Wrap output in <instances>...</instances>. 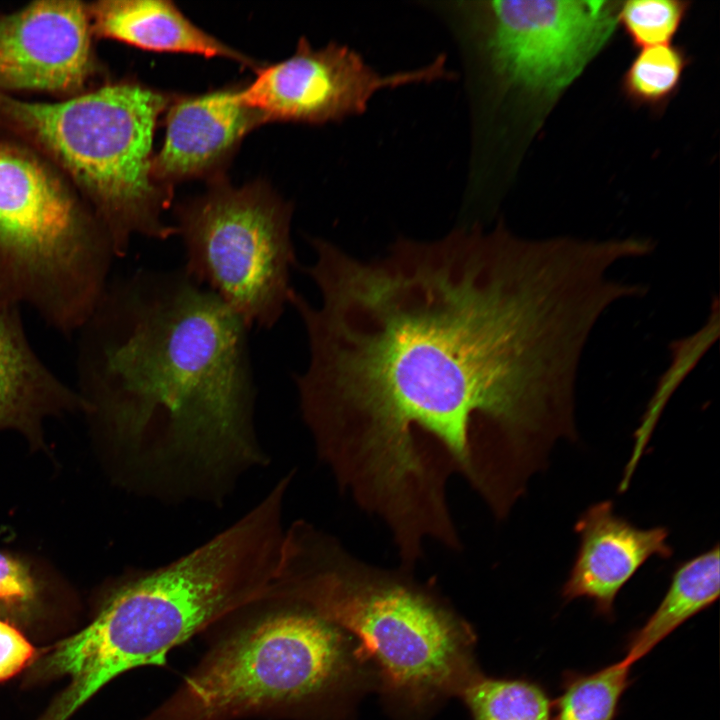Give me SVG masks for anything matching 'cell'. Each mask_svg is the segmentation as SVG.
Listing matches in <instances>:
<instances>
[{"instance_id":"cell-11","label":"cell","mask_w":720,"mask_h":720,"mask_svg":"<svg viewBox=\"0 0 720 720\" xmlns=\"http://www.w3.org/2000/svg\"><path fill=\"white\" fill-rule=\"evenodd\" d=\"M95 40L87 2L39 0L1 14L0 92L64 99L101 84Z\"/></svg>"},{"instance_id":"cell-2","label":"cell","mask_w":720,"mask_h":720,"mask_svg":"<svg viewBox=\"0 0 720 720\" xmlns=\"http://www.w3.org/2000/svg\"><path fill=\"white\" fill-rule=\"evenodd\" d=\"M85 325L88 410L146 495L221 504L267 464L248 328L215 293L183 269L140 270L108 286Z\"/></svg>"},{"instance_id":"cell-22","label":"cell","mask_w":720,"mask_h":720,"mask_svg":"<svg viewBox=\"0 0 720 720\" xmlns=\"http://www.w3.org/2000/svg\"><path fill=\"white\" fill-rule=\"evenodd\" d=\"M35 649L7 619L0 618V682L11 679L33 659Z\"/></svg>"},{"instance_id":"cell-13","label":"cell","mask_w":720,"mask_h":720,"mask_svg":"<svg viewBox=\"0 0 720 720\" xmlns=\"http://www.w3.org/2000/svg\"><path fill=\"white\" fill-rule=\"evenodd\" d=\"M574 531L579 546L561 597L565 602L587 599L606 619L614 618L619 592L651 557L669 559L674 553L666 527L635 526L614 512L611 500L590 505Z\"/></svg>"},{"instance_id":"cell-15","label":"cell","mask_w":720,"mask_h":720,"mask_svg":"<svg viewBox=\"0 0 720 720\" xmlns=\"http://www.w3.org/2000/svg\"><path fill=\"white\" fill-rule=\"evenodd\" d=\"M87 5L96 39L148 51L221 57L258 69L257 62L199 28L170 1L99 0Z\"/></svg>"},{"instance_id":"cell-10","label":"cell","mask_w":720,"mask_h":720,"mask_svg":"<svg viewBox=\"0 0 720 720\" xmlns=\"http://www.w3.org/2000/svg\"><path fill=\"white\" fill-rule=\"evenodd\" d=\"M449 74L443 55L417 69L384 75L345 44L332 41L316 49L303 37L290 57L256 69L240 97L265 123L324 124L362 114L379 90Z\"/></svg>"},{"instance_id":"cell-9","label":"cell","mask_w":720,"mask_h":720,"mask_svg":"<svg viewBox=\"0 0 720 720\" xmlns=\"http://www.w3.org/2000/svg\"><path fill=\"white\" fill-rule=\"evenodd\" d=\"M442 7L460 44L469 79L502 91L553 97L584 70L611 37L619 3L607 0H494Z\"/></svg>"},{"instance_id":"cell-16","label":"cell","mask_w":720,"mask_h":720,"mask_svg":"<svg viewBox=\"0 0 720 720\" xmlns=\"http://www.w3.org/2000/svg\"><path fill=\"white\" fill-rule=\"evenodd\" d=\"M720 594V550L710 549L681 562L655 611L634 631L624 657L634 664L684 622L710 607Z\"/></svg>"},{"instance_id":"cell-12","label":"cell","mask_w":720,"mask_h":720,"mask_svg":"<svg viewBox=\"0 0 720 720\" xmlns=\"http://www.w3.org/2000/svg\"><path fill=\"white\" fill-rule=\"evenodd\" d=\"M165 112V137L153 155L152 175L171 190L185 180L223 176L243 138L265 123L243 103L240 88L174 96Z\"/></svg>"},{"instance_id":"cell-18","label":"cell","mask_w":720,"mask_h":720,"mask_svg":"<svg viewBox=\"0 0 720 720\" xmlns=\"http://www.w3.org/2000/svg\"><path fill=\"white\" fill-rule=\"evenodd\" d=\"M460 696L473 720H552V701L532 680L491 678L479 672Z\"/></svg>"},{"instance_id":"cell-5","label":"cell","mask_w":720,"mask_h":720,"mask_svg":"<svg viewBox=\"0 0 720 720\" xmlns=\"http://www.w3.org/2000/svg\"><path fill=\"white\" fill-rule=\"evenodd\" d=\"M276 575L262 594L214 626L220 633L199 663L144 720H322L329 714L364 662L349 634Z\"/></svg>"},{"instance_id":"cell-20","label":"cell","mask_w":720,"mask_h":720,"mask_svg":"<svg viewBox=\"0 0 720 720\" xmlns=\"http://www.w3.org/2000/svg\"><path fill=\"white\" fill-rule=\"evenodd\" d=\"M688 9L683 0H630L618 7L617 22L635 47L667 45Z\"/></svg>"},{"instance_id":"cell-8","label":"cell","mask_w":720,"mask_h":720,"mask_svg":"<svg viewBox=\"0 0 720 720\" xmlns=\"http://www.w3.org/2000/svg\"><path fill=\"white\" fill-rule=\"evenodd\" d=\"M183 271L215 293L247 328H272L289 302L296 255L292 206L267 184L235 187L224 176L175 208Z\"/></svg>"},{"instance_id":"cell-17","label":"cell","mask_w":720,"mask_h":720,"mask_svg":"<svg viewBox=\"0 0 720 720\" xmlns=\"http://www.w3.org/2000/svg\"><path fill=\"white\" fill-rule=\"evenodd\" d=\"M632 665L623 658L591 673L566 671L552 720H615Z\"/></svg>"},{"instance_id":"cell-6","label":"cell","mask_w":720,"mask_h":720,"mask_svg":"<svg viewBox=\"0 0 720 720\" xmlns=\"http://www.w3.org/2000/svg\"><path fill=\"white\" fill-rule=\"evenodd\" d=\"M110 235L69 177L0 118V308L82 328L108 287Z\"/></svg>"},{"instance_id":"cell-1","label":"cell","mask_w":720,"mask_h":720,"mask_svg":"<svg viewBox=\"0 0 720 720\" xmlns=\"http://www.w3.org/2000/svg\"><path fill=\"white\" fill-rule=\"evenodd\" d=\"M311 240L320 303L289 299L309 345L294 378L338 488L403 540L453 530L456 476L507 517L553 444L577 438L578 365L614 297L592 251L501 223L368 261Z\"/></svg>"},{"instance_id":"cell-4","label":"cell","mask_w":720,"mask_h":720,"mask_svg":"<svg viewBox=\"0 0 720 720\" xmlns=\"http://www.w3.org/2000/svg\"><path fill=\"white\" fill-rule=\"evenodd\" d=\"M410 571L364 562L334 536L296 520L286 528L277 578L353 638L394 705L422 714L460 696L479 671L470 626Z\"/></svg>"},{"instance_id":"cell-19","label":"cell","mask_w":720,"mask_h":720,"mask_svg":"<svg viewBox=\"0 0 720 720\" xmlns=\"http://www.w3.org/2000/svg\"><path fill=\"white\" fill-rule=\"evenodd\" d=\"M687 65L688 57L678 46L644 48L625 71L622 90L633 104L663 107L678 89Z\"/></svg>"},{"instance_id":"cell-21","label":"cell","mask_w":720,"mask_h":720,"mask_svg":"<svg viewBox=\"0 0 720 720\" xmlns=\"http://www.w3.org/2000/svg\"><path fill=\"white\" fill-rule=\"evenodd\" d=\"M42 602V586L24 560L0 551V618L26 620Z\"/></svg>"},{"instance_id":"cell-3","label":"cell","mask_w":720,"mask_h":720,"mask_svg":"<svg viewBox=\"0 0 720 720\" xmlns=\"http://www.w3.org/2000/svg\"><path fill=\"white\" fill-rule=\"evenodd\" d=\"M284 507L269 490L206 542L116 585L86 627L42 657L47 677L69 680L63 706L77 711L116 677L166 664L171 650L262 594L280 565Z\"/></svg>"},{"instance_id":"cell-14","label":"cell","mask_w":720,"mask_h":720,"mask_svg":"<svg viewBox=\"0 0 720 720\" xmlns=\"http://www.w3.org/2000/svg\"><path fill=\"white\" fill-rule=\"evenodd\" d=\"M20 312L0 308V430L16 429L31 442L40 443L46 417L88 409V403L33 350Z\"/></svg>"},{"instance_id":"cell-7","label":"cell","mask_w":720,"mask_h":720,"mask_svg":"<svg viewBox=\"0 0 720 720\" xmlns=\"http://www.w3.org/2000/svg\"><path fill=\"white\" fill-rule=\"evenodd\" d=\"M173 98L135 80L104 81L55 101L0 92V118L69 177L120 257L135 235L157 240L176 235L163 220L173 190L152 175L157 121Z\"/></svg>"}]
</instances>
